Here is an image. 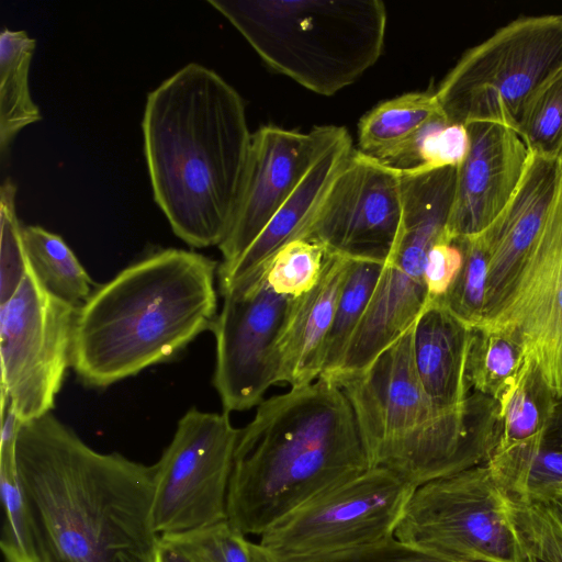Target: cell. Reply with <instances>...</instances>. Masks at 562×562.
I'll return each mask as SVG.
<instances>
[{
    "instance_id": "cell-5",
    "label": "cell",
    "mask_w": 562,
    "mask_h": 562,
    "mask_svg": "<svg viewBox=\"0 0 562 562\" xmlns=\"http://www.w3.org/2000/svg\"><path fill=\"white\" fill-rule=\"evenodd\" d=\"M414 324L366 369L328 380L351 405L371 468L416 487L486 463L498 443L501 408L477 392L460 408L437 405L415 369Z\"/></svg>"
},
{
    "instance_id": "cell-1",
    "label": "cell",
    "mask_w": 562,
    "mask_h": 562,
    "mask_svg": "<svg viewBox=\"0 0 562 562\" xmlns=\"http://www.w3.org/2000/svg\"><path fill=\"white\" fill-rule=\"evenodd\" d=\"M15 463L40 562H158L154 465L92 449L52 413L21 424Z\"/></svg>"
},
{
    "instance_id": "cell-20",
    "label": "cell",
    "mask_w": 562,
    "mask_h": 562,
    "mask_svg": "<svg viewBox=\"0 0 562 562\" xmlns=\"http://www.w3.org/2000/svg\"><path fill=\"white\" fill-rule=\"evenodd\" d=\"M562 293V188L514 291L487 325L518 333L527 348ZM481 326V325H480Z\"/></svg>"
},
{
    "instance_id": "cell-25",
    "label": "cell",
    "mask_w": 562,
    "mask_h": 562,
    "mask_svg": "<svg viewBox=\"0 0 562 562\" xmlns=\"http://www.w3.org/2000/svg\"><path fill=\"white\" fill-rule=\"evenodd\" d=\"M29 268L58 300L80 307L92 293V280L74 251L57 234L37 226L22 227Z\"/></svg>"
},
{
    "instance_id": "cell-21",
    "label": "cell",
    "mask_w": 562,
    "mask_h": 562,
    "mask_svg": "<svg viewBox=\"0 0 562 562\" xmlns=\"http://www.w3.org/2000/svg\"><path fill=\"white\" fill-rule=\"evenodd\" d=\"M559 400L536 360L527 356L508 396L499 404L498 443L486 462L491 471L514 467L538 447Z\"/></svg>"
},
{
    "instance_id": "cell-27",
    "label": "cell",
    "mask_w": 562,
    "mask_h": 562,
    "mask_svg": "<svg viewBox=\"0 0 562 562\" xmlns=\"http://www.w3.org/2000/svg\"><path fill=\"white\" fill-rule=\"evenodd\" d=\"M469 149L468 127L451 123L441 112L378 161L400 176H412L459 167Z\"/></svg>"
},
{
    "instance_id": "cell-14",
    "label": "cell",
    "mask_w": 562,
    "mask_h": 562,
    "mask_svg": "<svg viewBox=\"0 0 562 562\" xmlns=\"http://www.w3.org/2000/svg\"><path fill=\"white\" fill-rule=\"evenodd\" d=\"M349 135L342 126L299 132L265 125L251 135L247 166L229 229L218 245L229 268L262 232L315 162Z\"/></svg>"
},
{
    "instance_id": "cell-23",
    "label": "cell",
    "mask_w": 562,
    "mask_h": 562,
    "mask_svg": "<svg viewBox=\"0 0 562 562\" xmlns=\"http://www.w3.org/2000/svg\"><path fill=\"white\" fill-rule=\"evenodd\" d=\"M526 359L525 342L515 330L474 327L467 369L471 389L501 404L512 392Z\"/></svg>"
},
{
    "instance_id": "cell-22",
    "label": "cell",
    "mask_w": 562,
    "mask_h": 562,
    "mask_svg": "<svg viewBox=\"0 0 562 562\" xmlns=\"http://www.w3.org/2000/svg\"><path fill=\"white\" fill-rule=\"evenodd\" d=\"M36 42L25 31L4 27L0 34V150L8 151L18 133L42 120L29 88Z\"/></svg>"
},
{
    "instance_id": "cell-36",
    "label": "cell",
    "mask_w": 562,
    "mask_h": 562,
    "mask_svg": "<svg viewBox=\"0 0 562 562\" xmlns=\"http://www.w3.org/2000/svg\"><path fill=\"white\" fill-rule=\"evenodd\" d=\"M512 517L527 557L562 562V526L543 505L512 502Z\"/></svg>"
},
{
    "instance_id": "cell-2",
    "label": "cell",
    "mask_w": 562,
    "mask_h": 562,
    "mask_svg": "<svg viewBox=\"0 0 562 562\" xmlns=\"http://www.w3.org/2000/svg\"><path fill=\"white\" fill-rule=\"evenodd\" d=\"M156 203L191 247L218 246L237 205L251 133L240 94L190 63L150 91L142 121Z\"/></svg>"
},
{
    "instance_id": "cell-4",
    "label": "cell",
    "mask_w": 562,
    "mask_h": 562,
    "mask_svg": "<svg viewBox=\"0 0 562 562\" xmlns=\"http://www.w3.org/2000/svg\"><path fill=\"white\" fill-rule=\"evenodd\" d=\"M215 260L167 248L126 267L79 307L72 368L106 387L168 361L217 316Z\"/></svg>"
},
{
    "instance_id": "cell-15",
    "label": "cell",
    "mask_w": 562,
    "mask_h": 562,
    "mask_svg": "<svg viewBox=\"0 0 562 562\" xmlns=\"http://www.w3.org/2000/svg\"><path fill=\"white\" fill-rule=\"evenodd\" d=\"M561 188L562 157L530 154L510 201L477 235L488 259L484 316L480 325L490 324L514 291Z\"/></svg>"
},
{
    "instance_id": "cell-28",
    "label": "cell",
    "mask_w": 562,
    "mask_h": 562,
    "mask_svg": "<svg viewBox=\"0 0 562 562\" xmlns=\"http://www.w3.org/2000/svg\"><path fill=\"white\" fill-rule=\"evenodd\" d=\"M384 265V261L376 259L352 258L326 340L319 376L329 378L338 370L347 347L368 308Z\"/></svg>"
},
{
    "instance_id": "cell-26",
    "label": "cell",
    "mask_w": 562,
    "mask_h": 562,
    "mask_svg": "<svg viewBox=\"0 0 562 562\" xmlns=\"http://www.w3.org/2000/svg\"><path fill=\"white\" fill-rule=\"evenodd\" d=\"M441 112L435 92H409L383 101L360 120L358 150L379 160Z\"/></svg>"
},
{
    "instance_id": "cell-11",
    "label": "cell",
    "mask_w": 562,
    "mask_h": 562,
    "mask_svg": "<svg viewBox=\"0 0 562 562\" xmlns=\"http://www.w3.org/2000/svg\"><path fill=\"white\" fill-rule=\"evenodd\" d=\"M239 428L229 413L190 408L154 465L153 524L160 537L227 519V494Z\"/></svg>"
},
{
    "instance_id": "cell-37",
    "label": "cell",
    "mask_w": 562,
    "mask_h": 562,
    "mask_svg": "<svg viewBox=\"0 0 562 562\" xmlns=\"http://www.w3.org/2000/svg\"><path fill=\"white\" fill-rule=\"evenodd\" d=\"M463 263V251L456 239L445 234L429 249L426 258L424 279L427 302L441 301Z\"/></svg>"
},
{
    "instance_id": "cell-31",
    "label": "cell",
    "mask_w": 562,
    "mask_h": 562,
    "mask_svg": "<svg viewBox=\"0 0 562 562\" xmlns=\"http://www.w3.org/2000/svg\"><path fill=\"white\" fill-rule=\"evenodd\" d=\"M515 131L529 154L562 157V70L532 98Z\"/></svg>"
},
{
    "instance_id": "cell-9",
    "label": "cell",
    "mask_w": 562,
    "mask_h": 562,
    "mask_svg": "<svg viewBox=\"0 0 562 562\" xmlns=\"http://www.w3.org/2000/svg\"><path fill=\"white\" fill-rule=\"evenodd\" d=\"M78 310L47 292L29 265L0 304L1 409L9 405L21 424L52 413L72 367Z\"/></svg>"
},
{
    "instance_id": "cell-33",
    "label": "cell",
    "mask_w": 562,
    "mask_h": 562,
    "mask_svg": "<svg viewBox=\"0 0 562 562\" xmlns=\"http://www.w3.org/2000/svg\"><path fill=\"white\" fill-rule=\"evenodd\" d=\"M160 539L177 547L193 562H254L251 541L227 519Z\"/></svg>"
},
{
    "instance_id": "cell-39",
    "label": "cell",
    "mask_w": 562,
    "mask_h": 562,
    "mask_svg": "<svg viewBox=\"0 0 562 562\" xmlns=\"http://www.w3.org/2000/svg\"><path fill=\"white\" fill-rule=\"evenodd\" d=\"M541 505H543L562 526V497L554 498Z\"/></svg>"
},
{
    "instance_id": "cell-8",
    "label": "cell",
    "mask_w": 562,
    "mask_h": 562,
    "mask_svg": "<svg viewBox=\"0 0 562 562\" xmlns=\"http://www.w3.org/2000/svg\"><path fill=\"white\" fill-rule=\"evenodd\" d=\"M395 537L456 560L527 562L512 501L486 463L416 486Z\"/></svg>"
},
{
    "instance_id": "cell-35",
    "label": "cell",
    "mask_w": 562,
    "mask_h": 562,
    "mask_svg": "<svg viewBox=\"0 0 562 562\" xmlns=\"http://www.w3.org/2000/svg\"><path fill=\"white\" fill-rule=\"evenodd\" d=\"M254 562H472L438 555L398 540L395 536L369 546L305 559H278L251 542Z\"/></svg>"
},
{
    "instance_id": "cell-17",
    "label": "cell",
    "mask_w": 562,
    "mask_h": 562,
    "mask_svg": "<svg viewBox=\"0 0 562 562\" xmlns=\"http://www.w3.org/2000/svg\"><path fill=\"white\" fill-rule=\"evenodd\" d=\"M352 258L326 252L315 286L296 299L276 345L277 384L291 387L319 378L324 350Z\"/></svg>"
},
{
    "instance_id": "cell-30",
    "label": "cell",
    "mask_w": 562,
    "mask_h": 562,
    "mask_svg": "<svg viewBox=\"0 0 562 562\" xmlns=\"http://www.w3.org/2000/svg\"><path fill=\"white\" fill-rule=\"evenodd\" d=\"M325 257L321 245L300 238L280 248L257 272L276 293L299 299L317 283Z\"/></svg>"
},
{
    "instance_id": "cell-19",
    "label": "cell",
    "mask_w": 562,
    "mask_h": 562,
    "mask_svg": "<svg viewBox=\"0 0 562 562\" xmlns=\"http://www.w3.org/2000/svg\"><path fill=\"white\" fill-rule=\"evenodd\" d=\"M473 328L441 301L426 303L414 324L413 358L429 397L443 408L462 407L470 396L468 357Z\"/></svg>"
},
{
    "instance_id": "cell-18",
    "label": "cell",
    "mask_w": 562,
    "mask_h": 562,
    "mask_svg": "<svg viewBox=\"0 0 562 562\" xmlns=\"http://www.w3.org/2000/svg\"><path fill=\"white\" fill-rule=\"evenodd\" d=\"M352 150L347 135L315 162L245 252L229 268L217 270L221 293L261 269L288 243L305 236Z\"/></svg>"
},
{
    "instance_id": "cell-13",
    "label": "cell",
    "mask_w": 562,
    "mask_h": 562,
    "mask_svg": "<svg viewBox=\"0 0 562 562\" xmlns=\"http://www.w3.org/2000/svg\"><path fill=\"white\" fill-rule=\"evenodd\" d=\"M402 216L401 176L353 149L303 238L329 254L386 262Z\"/></svg>"
},
{
    "instance_id": "cell-24",
    "label": "cell",
    "mask_w": 562,
    "mask_h": 562,
    "mask_svg": "<svg viewBox=\"0 0 562 562\" xmlns=\"http://www.w3.org/2000/svg\"><path fill=\"white\" fill-rule=\"evenodd\" d=\"M491 472L514 503L546 504L562 497V398L532 453L514 467Z\"/></svg>"
},
{
    "instance_id": "cell-32",
    "label": "cell",
    "mask_w": 562,
    "mask_h": 562,
    "mask_svg": "<svg viewBox=\"0 0 562 562\" xmlns=\"http://www.w3.org/2000/svg\"><path fill=\"white\" fill-rule=\"evenodd\" d=\"M463 251V263L441 302L471 327L484 316L488 259L481 238L475 235L456 239Z\"/></svg>"
},
{
    "instance_id": "cell-29",
    "label": "cell",
    "mask_w": 562,
    "mask_h": 562,
    "mask_svg": "<svg viewBox=\"0 0 562 562\" xmlns=\"http://www.w3.org/2000/svg\"><path fill=\"white\" fill-rule=\"evenodd\" d=\"M0 491L4 510L0 547L5 562H40L18 475L15 447L0 449Z\"/></svg>"
},
{
    "instance_id": "cell-3",
    "label": "cell",
    "mask_w": 562,
    "mask_h": 562,
    "mask_svg": "<svg viewBox=\"0 0 562 562\" xmlns=\"http://www.w3.org/2000/svg\"><path fill=\"white\" fill-rule=\"evenodd\" d=\"M370 468L348 398L319 376L262 401L239 428L227 521L245 536H261L292 510Z\"/></svg>"
},
{
    "instance_id": "cell-38",
    "label": "cell",
    "mask_w": 562,
    "mask_h": 562,
    "mask_svg": "<svg viewBox=\"0 0 562 562\" xmlns=\"http://www.w3.org/2000/svg\"><path fill=\"white\" fill-rule=\"evenodd\" d=\"M158 562H193L177 547L160 539Z\"/></svg>"
},
{
    "instance_id": "cell-40",
    "label": "cell",
    "mask_w": 562,
    "mask_h": 562,
    "mask_svg": "<svg viewBox=\"0 0 562 562\" xmlns=\"http://www.w3.org/2000/svg\"><path fill=\"white\" fill-rule=\"evenodd\" d=\"M527 562H542V561H539L532 557H528Z\"/></svg>"
},
{
    "instance_id": "cell-34",
    "label": "cell",
    "mask_w": 562,
    "mask_h": 562,
    "mask_svg": "<svg viewBox=\"0 0 562 562\" xmlns=\"http://www.w3.org/2000/svg\"><path fill=\"white\" fill-rule=\"evenodd\" d=\"M16 186L7 178L0 188V304L16 291L27 270L22 227L15 211Z\"/></svg>"
},
{
    "instance_id": "cell-12",
    "label": "cell",
    "mask_w": 562,
    "mask_h": 562,
    "mask_svg": "<svg viewBox=\"0 0 562 562\" xmlns=\"http://www.w3.org/2000/svg\"><path fill=\"white\" fill-rule=\"evenodd\" d=\"M221 294L223 305L211 328L216 345L213 385L224 412L247 411L277 384L276 345L296 299L276 293L260 272Z\"/></svg>"
},
{
    "instance_id": "cell-10",
    "label": "cell",
    "mask_w": 562,
    "mask_h": 562,
    "mask_svg": "<svg viewBox=\"0 0 562 562\" xmlns=\"http://www.w3.org/2000/svg\"><path fill=\"white\" fill-rule=\"evenodd\" d=\"M414 488L386 469L370 468L285 515L257 543L291 560L380 542L395 536Z\"/></svg>"
},
{
    "instance_id": "cell-16",
    "label": "cell",
    "mask_w": 562,
    "mask_h": 562,
    "mask_svg": "<svg viewBox=\"0 0 562 562\" xmlns=\"http://www.w3.org/2000/svg\"><path fill=\"white\" fill-rule=\"evenodd\" d=\"M467 127L470 149L457 170L446 228L452 240L479 235L501 214L514 195L530 155L509 126L479 122Z\"/></svg>"
},
{
    "instance_id": "cell-6",
    "label": "cell",
    "mask_w": 562,
    "mask_h": 562,
    "mask_svg": "<svg viewBox=\"0 0 562 562\" xmlns=\"http://www.w3.org/2000/svg\"><path fill=\"white\" fill-rule=\"evenodd\" d=\"M274 71L322 95L353 83L380 58L379 0H207Z\"/></svg>"
},
{
    "instance_id": "cell-7",
    "label": "cell",
    "mask_w": 562,
    "mask_h": 562,
    "mask_svg": "<svg viewBox=\"0 0 562 562\" xmlns=\"http://www.w3.org/2000/svg\"><path fill=\"white\" fill-rule=\"evenodd\" d=\"M560 70L562 15L519 16L464 52L435 95L451 123L515 130L532 98Z\"/></svg>"
}]
</instances>
